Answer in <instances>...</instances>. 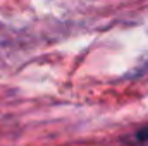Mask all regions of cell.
Here are the masks:
<instances>
[{
    "label": "cell",
    "instance_id": "obj_1",
    "mask_svg": "<svg viewBox=\"0 0 148 146\" xmlns=\"http://www.w3.org/2000/svg\"><path fill=\"white\" fill-rule=\"evenodd\" d=\"M134 141L136 143H148V124L140 127L136 132H134Z\"/></svg>",
    "mask_w": 148,
    "mask_h": 146
}]
</instances>
